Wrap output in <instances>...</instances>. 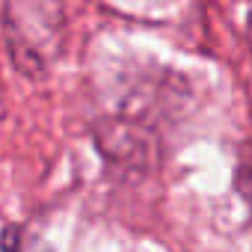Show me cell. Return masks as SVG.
Returning a JSON list of instances; mask_svg holds the SVG:
<instances>
[{
  "label": "cell",
  "mask_w": 252,
  "mask_h": 252,
  "mask_svg": "<svg viewBox=\"0 0 252 252\" xmlns=\"http://www.w3.org/2000/svg\"><path fill=\"white\" fill-rule=\"evenodd\" d=\"M6 42L15 65L39 77L48 71L60 45V9L54 0H9Z\"/></svg>",
  "instance_id": "cell-1"
}]
</instances>
